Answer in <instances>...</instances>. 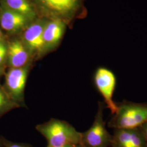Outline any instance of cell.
I'll return each instance as SVG.
<instances>
[{"instance_id":"4fadbf2b","label":"cell","mask_w":147,"mask_h":147,"mask_svg":"<svg viewBox=\"0 0 147 147\" xmlns=\"http://www.w3.org/2000/svg\"><path fill=\"white\" fill-rule=\"evenodd\" d=\"M20 106L12 99L7 91L0 86V115Z\"/></svg>"},{"instance_id":"d6986e66","label":"cell","mask_w":147,"mask_h":147,"mask_svg":"<svg viewBox=\"0 0 147 147\" xmlns=\"http://www.w3.org/2000/svg\"><path fill=\"white\" fill-rule=\"evenodd\" d=\"M3 69L2 66L0 65V76L2 75V74L3 73Z\"/></svg>"},{"instance_id":"7c38bea8","label":"cell","mask_w":147,"mask_h":147,"mask_svg":"<svg viewBox=\"0 0 147 147\" xmlns=\"http://www.w3.org/2000/svg\"><path fill=\"white\" fill-rule=\"evenodd\" d=\"M1 3L26 16L32 22L36 19L37 11L32 0H2Z\"/></svg>"},{"instance_id":"7a4b0ae2","label":"cell","mask_w":147,"mask_h":147,"mask_svg":"<svg viewBox=\"0 0 147 147\" xmlns=\"http://www.w3.org/2000/svg\"><path fill=\"white\" fill-rule=\"evenodd\" d=\"M117 104V111L108 124L110 127L135 129L147 121V102L136 103L124 100Z\"/></svg>"},{"instance_id":"e0dca14e","label":"cell","mask_w":147,"mask_h":147,"mask_svg":"<svg viewBox=\"0 0 147 147\" xmlns=\"http://www.w3.org/2000/svg\"><path fill=\"white\" fill-rule=\"evenodd\" d=\"M3 37H4L3 34L0 30V41H3Z\"/></svg>"},{"instance_id":"277c9868","label":"cell","mask_w":147,"mask_h":147,"mask_svg":"<svg viewBox=\"0 0 147 147\" xmlns=\"http://www.w3.org/2000/svg\"><path fill=\"white\" fill-rule=\"evenodd\" d=\"M104 106L99 103L94 121L89 129L82 133L81 145L83 147H108L111 146L112 136L107 131L103 119Z\"/></svg>"},{"instance_id":"5bb4252c","label":"cell","mask_w":147,"mask_h":147,"mask_svg":"<svg viewBox=\"0 0 147 147\" xmlns=\"http://www.w3.org/2000/svg\"><path fill=\"white\" fill-rule=\"evenodd\" d=\"M8 45L3 41H0V65L2 66L7 58Z\"/></svg>"},{"instance_id":"8fae6325","label":"cell","mask_w":147,"mask_h":147,"mask_svg":"<svg viewBox=\"0 0 147 147\" xmlns=\"http://www.w3.org/2000/svg\"><path fill=\"white\" fill-rule=\"evenodd\" d=\"M7 45V59L11 68H21L30 65L33 55L22 40L14 39Z\"/></svg>"},{"instance_id":"30bf717a","label":"cell","mask_w":147,"mask_h":147,"mask_svg":"<svg viewBox=\"0 0 147 147\" xmlns=\"http://www.w3.org/2000/svg\"><path fill=\"white\" fill-rule=\"evenodd\" d=\"M66 22L57 18L50 19L46 21L43 30L44 53L56 47L63 36Z\"/></svg>"},{"instance_id":"9c48e42d","label":"cell","mask_w":147,"mask_h":147,"mask_svg":"<svg viewBox=\"0 0 147 147\" xmlns=\"http://www.w3.org/2000/svg\"><path fill=\"white\" fill-rule=\"evenodd\" d=\"M32 21L26 16L0 5V25L1 27L11 33H14L25 30Z\"/></svg>"},{"instance_id":"ba28073f","label":"cell","mask_w":147,"mask_h":147,"mask_svg":"<svg viewBox=\"0 0 147 147\" xmlns=\"http://www.w3.org/2000/svg\"><path fill=\"white\" fill-rule=\"evenodd\" d=\"M111 147H147V142L139 129H116Z\"/></svg>"},{"instance_id":"ac0fdd59","label":"cell","mask_w":147,"mask_h":147,"mask_svg":"<svg viewBox=\"0 0 147 147\" xmlns=\"http://www.w3.org/2000/svg\"><path fill=\"white\" fill-rule=\"evenodd\" d=\"M63 147H83L81 145H76V146H65Z\"/></svg>"},{"instance_id":"5b68a950","label":"cell","mask_w":147,"mask_h":147,"mask_svg":"<svg viewBox=\"0 0 147 147\" xmlns=\"http://www.w3.org/2000/svg\"><path fill=\"white\" fill-rule=\"evenodd\" d=\"M94 81L97 89L104 99L106 107L114 115L118 109L117 104L113 99L117 84L115 74L109 69L100 67L95 71Z\"/></svg>"},{"instance_id":"8992f818","label":"cell","mask_w":147,"mask_h":147,"mask_svg":"<svg viewBox=\"0 0 147 147\" xmlns=\"http://www.w3.org/2000/svg\"><path fill=\"white\" fill-rule=\"evenodd\" d=\"M29 66L30 65L21 68H11L6 74V91L12 99L19 105L24 98Z\"/></svg>"},{"instance_id":"6da1fadb","label":"cell","mask_w":147,"mask_h":147,"mask_svg":"<svg viewBox=\"0 0 147 147\" xmlns=\"http://www.w3.org/2000/svg\"><path fill=\"white\" fill-rule=\"evenodd\" d=\"M36 129L47 140V147L81 145L82 133L66 121L52 119L38 125Z\"/></svg>"},{"instance_id":"2e32d148","label":"cell","mask_w":147,"mask_h":147,"mask_svg":"<svg viewBox=\"0 0 147 147\" xmlns=\"http://www.w3.org/2000/svg\"><path fill=\"white\" fill-rule=\"evenodd\" d=\"M7 147H30L28 145L21 143H11L8 145Z\"/></svg>"},{"instance_id":"9a60e30c","label":"cell","mask_w":147,"mask_h":147,"mask_svg":"<svg viewBox=\"0 0 147 147\" xmlns=\"http://www.w3.org/2000/svg\"><path fill=\"white\" fill-rule=\"evenodd\" d=\"M139 129L142 132L143 135L144 137L147 142V121L144 123L142 125L139 127Z\"/></svg>"},{"instance_id":"3957f363","label":"cell","mask_w":147,"mask_h":147,"mask_svg":"<svg viewBox=\"0 0 147 147\" xmlns=\"http://www.w3.org/2000/svg\"><path fill=\"white\" fill-rule=\"evenodd\" d=\"M42 14L52 18L68 21L82 10L83 0H32Z\"/></svg>"},{"instance_id":"52a82bcc","label":"cell","mask_w":147,"mask_h":147,"mask_svg":"<svg viewBox=\"0 0 147 147\" xmlns=\"http://www.w3.org/2000/svg\"><path fill=\"white\" fill-rule=\"evenodd\" d=\"M24 30L22 41L32 55L38 56L44 53L43 30L46 21L36 20Z\"/></svg>"}]
</instances>
